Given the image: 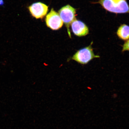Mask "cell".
<instances>
[{
	"label": "cell",
	"mask_w": 129,
	"mask_h": 129,
	"mask_svg": "<svg viewBox=\"0 0 129 129\" xmlns=\"http://www.w3.org/2000/svg\"><path fill=\"white\" fill-rule=\"evenodd\" d=\"M98 3L109 12L129 13V6L126 0H99Z\"/></svg>",
	"instance_id": "obj_1"
},
{
	"label": "cell",
	"mask_w": 129,
	"mask_h": 129,
	"mask_svg": "<svg viewBox=\"0 0 129 129\" xmlns=\"http://www.w3.org/2000/svg\"><path fill=\"white\" fill-rule=\"evenodd\" d=\"M92 44V42L89 46L78 50L68 60H74L79 63L85 64L95 58H100L99 56L95 55L93 52Z\"/></svg>",
	"instance_id": "obj_2"
},
{
	"label": "cell",
	"mask_w": 129,
	"mask_h": 129,
	"mask_svg": "<svg viewBox=\"0 0 129 129\" xmlns=\"http://www.w3.org/2000/svg\"><path fill=\"white\" fill-rule=\"evenodd\" d=\"M59 14L67 27L69 37L71 38L69 27L72 22L76 19V9L69 5H67L59 10Z\"/></svg>",
	"instance_id": "obj_3"
},
{
	"label": "cell",
	"mask_w": 129,
	"mask_h": 129,
	"mask_svg": "<svg viewBox=\"0 0 129 129\" xmlns=\"http://www.w3.org/2000/svg\"><path fill=\"white\" fill-rule=\"evenodd\" d=\"M45 20L47 26L53 30H58L63 25V22L59 13L53 9L46 16Z\"/></svg>",
	"instance_id": "obj_4"
},
{
	"label": "cell",
	"mask_w": 129,
	"mask_h": 129,
	"mask_svg": "<svg viewBox=\"0 0 129 129\" xmlns=\"http://www.w3.org/2000/svg\"><path fill=\"white\" fill-rule=\"evenodd\" d=\"M28 9L33 17L37 19H42L47 13L48 7L42 3L37 2L29 6Z\"/></svg>",
	"instance_id": "obj_5"
},
{
	"label": "cell",
	"mask_w": 129,
	"mask_h": 129,
	"mask_svg": "<svg viewBox=\"0 0 129 129\" xmlns=\"http://www.w3.org/2000/svg\"><path fill=\"white\" fill-rule=\"evenodd\" d=\"M72 32L78 37L85 36L89 33L88 27L83 22L76 19L71 24Z\"/></svg>",
	"instance_id": "obj_6"
},
{
	"label": "cell",
	"mask_w": 129,
	"mask_h": 129,
	"mask_svg": "<svg viewBox=\"0 0 129 129\" xmlns=\"http://www.w3.org/2000/svg\"><path fill=\"white\" fill-rule=\"evenodd\" d=\"M117 34L120 39L127 41L129 39V26L123 24L119 27L117 30Z\"/></svg>",
	"instance_id": "obj_7"
},
{
	"label": "cell",
	"mask_w": 129,
	"mask_h": 129,
	"mask_svg": "<svg viewBox=\"0 0 129 129\" xmlns=\"http://www.w3.org/2000/svg\"><path fill=\"white\" fill-rule=\"evenodd\" d=\"M122 46V52H123L126 51H129V39L127 40Z\"/></svg>",
	"instance_id": "obj_8"
},
{
	"label": "cell",
	"mask_w": 129,
	"mask_h": 129,
	"mask_svg": "<svg viewBox=\"0 0 129 129\" xmlns=\"http://www.w3.org/2000/svg\"><path fill=\"white\" fill-rule=\"evenodd\" d=\"M4 4V0H0V6H2Z\"/></svg>",
	"instance_id": "obj_9"
}]
</instances>
